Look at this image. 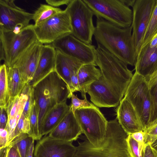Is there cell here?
Wrapping results in <instances>:
<instances>
[{
	"label": "cell",
	"mask_w": 157,
	"mask_h": 157,
	"mask_svg": "<svg viewBox=\"0 0 157 157\" xmlns=\"http://www.w3.org/2000/svg\"><path fill=\"white\" fill-rule=\"evenodd\" d=\"M151 147L157 152V138L152 144H150Z\"/></svg>",
	"instance_id": "7dc6e473"
},
{
	"label": "cell",
	"mask_w": 157,
	"mask_h": 157,
	"mask_svg": "<svg viewBox=\"0 0 157 157\" xmlns=\"http://www.w3.org/2000/svg\"><path fill=\"white\" fill-rule=\"evenodd\" d=\"M71 109L65 101L52 108L45 115L42 122L40 135L42 137L51 132L59 124Z\"/></svg>",
	"instance_id": "603a6c76"
},
{
	"label": "cell",
	"mask_w": 157,
	"mask_h": 157,
	"mask_svg": "<svg viewBox=\"0 0 157 157\" xmlns=\"http://www.w3.org/2000/svg\"><path fill=\"white\" fill-rule=\"evenodd\" d=\"M30 131L29 118L22 114L14 130L13 139L21 134H27L29 135Z\"/></svg>",
	"instance_id": "d6a6232c"
},
{
	"label": "cell",
	"mask_w": 157,
	"mask_h": 157,
	"mask_svg": "<svg viewBox=\"0 0 157 157\" xmlns=\"http://www.w3.org/2000/svg\"><path fill=\"white\" fill-rule=\"evenodd\" d=\"M8 146V151L7 157H21L16 144L11 142Z\"/></svg>",
	"instance_id": "f35d334b"
},
{
	"label": "cell",
	"mask_w": 157,
	"mask_h": 157,
	"mask_svg": "<svg viewBox=\"0 0 157 157\" xmlns=\"http://www.w3.org/2000/svg\"><path fill=\"white\" fill-rule=\"evenodd\" d=\"M8 147L7 146L0 148V157H7Z\"/></svg>",
	"instance_id": "f6af8a7d"
},
{
	"label": "cell",
	"mask_w": 157,
	"mask_h": 157,
	"mask_svg": "<svg viewBox=\"0 0 157 157\" xmlns=\"http://www.w3.org/2000/svg\"><path fill=\"white\" fill-rule=\"evenodd\" d=\"M29 86V84H27L20 95L11 98L5 108L8 118L6 128L9 133L8 145L13 138L14 130L22 114L28 98Z\"/></svg>",
	"instance_id": "ffe728a7"
},
{
	"label": "cell",
	"mask_w": 157,
	"mask_h": 157,
	"mask_svg": "<svg viewBox=\"0 0 157 157\" xmlns=\"http://www.w3.org/2000/svg\"><path fill=\"white\" fill-rule=\"evenodd\" d=\"M145 133L144 143L151 144L157 138V119L144 131Z\"/></svg>",
	"instance_id": "e575fe53"
},
{
	"label": "cell",
	"mask_w": 157,
	"mask_h": 157,
	"mask_svg": "<svg viewBox=\"0 0 157 157\" xmlns=\"http://www.w3.org/2000/svg\"><path fill=\"white\" fill-rule=\"evenodd\" d=\"M128 135L117 118L109 121L101 144L95 146L86 140L78 142L75 157H130L127 141Z\"/></svg>",
	"instance_id": "7a4b0ae2"
},
{
	"label": "cell",
	"mask_w": 157,
	"mask_h": 157,
	"mask_svg": "<svg viewBox=\"0 0 157 157\" xmlns=\"http://www.w3.org/2000/svg\"><path fill=\"white\" fill-rule=\"evenodd\" d=\"M66 8L70 17L72 35L85 43L92 44L95 28L93 12L83 0H71Z\"/></svg>",
	"instance_id": "9c48e42d"
},
{
	"label": "cell",
	"mask_w": 157,
	"mask_h": 157,
	"mask_svg": "<svg viewBox=\"0 0 157 157\" xmlns=\"http://www.w3.org/2000/svg\"><path fill=\"white\" fill-rule=\"evenodd\" d=\"M116 112V118L128 135L143 131V128L137 113L127 99L124 98L121 99Z\"/></svg>",
	"instance_id": "ac0fdd59"
},
{
	"label": "cell",
	"mask_w": 157,
	"mask_h": 157,
	"mask_svg": "<svg viewBox=\"0 0 157 157\" xmlns=\"http://www.w3.org/2000/svg\"><path fill=\"white\" fill-rule=\"evenodd\" d=\"M150 89L151 105L149 123L147 128L157 119V83Z\"/></svg>",
	"instance_id": "1f68e13d"
},
{
	"label": "cell",
	"mask_w": 157,
	"mask_h": 157,
	"mask_svg": "<svg viewBox=\"0 0 157 157\" xmlns=\"http://www.w3.org/2000/svg\"><path fill=\"white\" fill-rule=\"evenodd\" d=\"M0 128L4 129L6 128L7 121L8 115L5 108H0Z\"/></svg>",
	"instance_id": "ab89813d"
},
{
	"label": "cell",
	"mask_w": 157,
	"mask_h": 157,
	"mask_svg": "<svg viewBox=\"0 0 157 157\" xmlns=\"http://www.w3.org/2000/svg\"><path fill=\"white\" fill-rule=\"evenodd\" d=\"M56 53V50L51 44L43 45L33 78L29 83L30 86H33L55 71Z\"/></svg>",
	"instance_id": "44dd1931"
},
{
	"label": "cell",
	"mask_w": 157,
	"mask_h": 157,
	"mask_svg": "<svg viewBox=\"0 0 157 157\" xmlns=\"http://www.w3.org/2000/svg\"><path fill=\"white\" fill-rule=\"evenodd\" d=\"M7 79L11 98L20 95L26 84L18 68L7 67Z\"/></svg>",
	"instance_id": "d4e9b609"
},
{
	"label": "cell",
	"mask_w": 157,
	"mask_h": 157,
	"mask_svg": "<svg viewBox=\"0 0 157 157\" xmlns=\"http://www.w3.org/2000/svg\"><path fill=\"white\" fill-rule=\"evenodd\" d=\"M128 151L130 157H143L145 144H141L135 140L131 134L127 139Z\"/></svg>",
	"instance_id": "4dcf8cb0"
},
{
	"label": "cell",
	"mask_w": 157,
	"mask_h": 157,
	"mask_svg": "<svg viewBox=\"0 0 157 157\" xmlns=\"http://www.w3.org/2000/svg\"><path fill=\"white\" fill-rule=\"evenodd\" d=\"M91 64H84L78 70V76L82 97L86 96L85 90L94 82L99 80L101 76L100 69Z\"/></svg>",
	"instance_id": "cb8c5ba5"
},
{
	"label": "cell",
	"mask_w": 157,
	"mask_h": 157,
	"mask_svg": "<svg viewBox=\"0 0 157 157\" xmlns=\"http://www.w3.org/2000/svg\"><path fill=\"white\" fill-rule=\"evenodd\" d=\"M62 10L48 5L40 4L33 13L34 25L39 24L51 17Z\"/></svg>",
	"instance_id": "4316f807"
},
{
	"label": "cell",
	"mask_w": 157,
	"mask_h": 157,
	"mask_svg": "<svg viewBox=\"0 0 157 157\" xmlns=\"http://www.w3.org/2000/svg\"><path fill=\"white\" fill-rule=\"evenodd\" d=\"M96 17L122 28L132 25V10L122 0H83Z\"/></svg>",
	"instance_id": "8992f818"
},
{
	"label": "cell",
	"mask_w": 157,
	"mask_h": 157,
	"mask_svg": "<svg viewBox=\"0 0 157 157\" xmlns=\"http://www.w3.org/2000/svg\"><path fill=\"white\" fill-rule=\"evenodd\" d=\"M90 97V100L99 107H115L118 105L122 97L108 86L101 77L88 86L85 90Z\"/></svg>",
	"instance_id": "9a60e30c"
},
{
	"label": "cell",
	"mask_w": 157,
	"mask_h": 157,
	"mask_svg": "<svg viewBox=\"0 0 157 157\" xmlns=\"http://www.w3.org/2000/svg\"><path fill=\"white\" fill-rule=\"evenodd\" d=\"M27 95L28 98L22 114L29 118L30 110L34 101L33 87L29 84Z\"/></svg>",
	"instance_id": "d590c367"
},
{
	"label": "cell",
	"mask_w": 157,
	"mask_h": 157,
	"mask_svg": "<svg viewBox=\"0 0 157 157\" xmlns=\"http://www.w3.org/2000/svg\"><path fill=\"white\" fill-rule=\"evenodd\" d=\"M123 2L128 6L132 7L136 0H122Z\"/></svg>",
	"instance_id": "bcb514c9"
},
{
	"label": "cell",
	"mask_w": 157,
	"mask_h": 157,
	"mask_svg": "<svg viewBox=\"0 0 157 157\" xmlns=\"http://www.w3.org/2000/svg\"><path fill=\"white\" fill-rule=\"evenodd\" d=\"M33 87V98L38 111V126L40 135L42 124L47 113L56 105L71 98L72 93L66 82L55 71Z\"/></svg>",
	"instance_id": "3957f363"
},
{
	"label": "cell",
	"mask_w": 157,
	"mask_h": 157,
	"mask_svg": "<svg viewBox=\"0 0 157 157\" xmlns=\"http://www.w3.org/2000/svg\"><path fill=\"white\" fill-rule=\"evenodd\" d=\"M124 98L134 108L145 131L148 124L151 105L150 90L147 78L135 71Z\"/></svg>",
	"instance_id": "ba28073f"
},
{
	"label": "cell",
	"mask_w": 157,
	"mask_h": 157,
	"mask_svg": "<svg viewBox=\"0 0 157 157\" xmlns=\"http://www.w3.org/2000/svg\"><path fill=\"white\" fill-rule=\"evenodd\" d=\"M34 30L38 41L42 44H51L65 35L71 34L70 17L66 8L37 25Z\"/></svg>",
	"instance_id": "30bf717a"
},
{
	"label": "cell",
	"mask_w": 157,
	"mask_h": 157,
	"mask_svg": "<svg viewBox=\"0 0 157 157\" xmlns=\"http://www.w3.org/2000/svg\"><path fill=\"white\" fill-rule=\"evenodd\" d=\"M84 64L79 60L56 50L55 71L66 82L70 90L71 74L75 71L78 70Z\"/></svg>",
	"instance_id": "7402d4cb"
},
{
	"label": "cell",
	"mask_w": 157,
	"mask_h": 157,
	"mask_svg": "<svg viewBox=\"0 0 157 157\" xmlns=\"http://www.w3.org/2000/svg\"><path fill=\"white\" fill-rule=\"evenodd\" d=\"M131 135L133 139L139 143L142 144H145L144 143L145 133L144 131L136 132Z\"/></svg>",
	"instance_id": "7bdbcfd3"
},
{
	"label": "cell",
	"mask_w": 157,
	"mask_h": 157,
	"mask_svg": "<svg viewBox=\"0 0 157 157\" xmlns=\"http://www.w3.org/2000/svg\"><path fill=\"white\" fill-rule=\"evenodd\" d=\"M71 98V102L70 105L74 113L78 109L91 107L95 106L87 100L86 96L83 99H80L72 93Z\"/></svg>",
	"instance_id": "836d02e7"
},
{
	"label": "cell",
	"mask_w": 157,
	"mask_h": 157,
	"mask_svg": "<svg viewBox=\"0 0 157 157\" xmlns=\"http://www.w3.org/2000/svg\"><path fill=\"white\" fill-rule=\"evenodd\" d=\"M74 114L87 140L94 146L100 145L105 138L108 121L99 109L96 106L79 108Z\"/></svg>",
	"instance_id": "52a82bcc"
},
{
	"label": "cell",
	"mask_w": 157,
	"mask_h": 157,
	"mask_svg": "<svg viewBox=\"0 0 157 157\" xmlns=\"http://www.w3.org/2000/svg\"><path fill=\"white\" fill-rule=\"evenodd\" d=\"M136 72L149 77L157 69V33L147 44L142 46L137 55Z\"/></svg>",
	"instance_id": "e0dca14e"
},
{
	"label": "cell",
	"mask_w": 157,
	"mask_h": 157,
	"mask_svg": "<svg viewBox=\"0 0 157 157\" xmlns=\"http://www.w3.org/2000/svg\"><path fill=\"white\" fill-rule=\"evenodd\" d=\"M78 70L74 71L71 76L70 90L71 93L77 91L80 92V89L78 76Z\"/></svg>",
	"instance_id": "8d00e7d4"
},
{
	"label": "cell",
	"mask_w": 157,
	"mask_h": 157,
	"mask_svg": "<svg viewBox=\"0 0 157 157\" xmlns=\"http://www.w3.org/2000/svg\"><path fill=\"white\" fill-rule=\"evenodd\" d=\"M33 13L16 5L14 0H0V29L18 33L29 24Z\"/></svg>",
	"instance_id": "7c38bea8"
},
{
	"label": "cell",
	"mask_w": 157,
	"mask_h": 157,
	"mask_svg": "<svg viewBox=\"0 0 157 157\" xmlns=\"http://www.w3.org/2000/svg\"><path fill=\"white\" fill-rule=\"evenodd\" d=\"M71 0H46L45 2L48 5L55 7L63 5H67Z\"/></svg>",
	"instance_id": "b9f144b4"
},
{
	"label": "cell",
	"mask_w": 157,
	"mask_h": 157,
	"mask_svg": "<svg viewBox=\"0 0 157 157\" xmlns=\"http://www.w3.org/2000/svg\"><path fill=\"white\" fill-rule=\"evenodd\" d=\"M72 142L54 139L45 135L36 144L34 157H75L77 147Z\"/></svg>",
	"instance_id": "5bb4252c"
},
{
	"label": "cell",
	"mask_w": 157,
	"mask_h": 157,
	"mask_svg": "<svg viewBox=\"0 0 157 157\" xmlns=\"http://www.w3.org/2000/svg\"><path fill=\"white\" fill-rule=\"evenodd\" d=\"M43 45L38 41L34 43L19 56L11 67L18 69L26 84L33 78Z\"/></svg>",
	"instance_id": "2e32d148"
},
{
	"label": "cell",
	"mask_w": 157,
	"mask_h": 157,
	"mask_svg": "<svg viewBox=\"0 0 157 157\" xmlns=\"http://www.w3.org/2000/svg\"><path fill=\"white\" fill-rule=\"evenodd\" d=\"M82 133L81 128L71 107L68 113L48 136L54 139L72 142L76 140Z\"/></svg>",
	"instance_id": "d6986e66"
},
{
	"label": "cell",
	"mask_w": 157,
	"mask_h": 157,
	"mask_svg": "<svg viewBox=\"0 0 157 157\" xmlns=\"http://www.w3.org/2000/svg\"><path fill=\"white\" fill-rule=\"evenodd\" d=\"M33 26L30 24L18 33L0 29V59L7 67H11L23 52L38 41Z\"/></svg>",
	"instance_id": "5b68a950"
},
{
	"label": "cell",
	"mask_w": 157,
	"mask_h": 157,
	"mask_svg": "<svg viewBox=\"0 0 157 157\" xmlns=\"http://www.w3.org/2000/svg\"><path fill=\"white\" fill-rule=\"evenodd\" d=\"M31 131L29 135L34 140H39L41 137L40 134L38 126V111L34 101L29 115Z\"/></svg>",
	"instance_id": "83f0119b"
},
{
	"label": "cell",
	"mask_w": 157,
	"mask_h": 157,
	"mask_svg": "<svg viewBox=\"0 0 157 157\" xmlns=\"http://www.w3.org/2000/svg\"><path fill=\"white\" fill-rule=\"evenodd\" d=\"M157 33V0L143 38L141 47L151 40Z\"/></svg>",
	"instance_id": "f1b7e54d"
},
{
	"label": "cell",
	"mask_w": 157,
	"mask_h": 157,
	"mask_svg": "<svg viewBox=\"0 0 157 157\" xmlns=\"http://www.w3.org/2000/svg\"><path fill=\"white\" fill-rule=\"evenodd\" d=\"M95 60L102 79L123 98L133 76L127 65L99 45L96 48Z\"/></svg>",
	"instance_id": "277c9868"
},
{
	"label": "cell",
	"mask_w": 157,
	"mask_h": 157,
	"mask_svg": "<svg viewBox=\"0 0 157 157\" xmlns=\"http://www.w3.org/2000/svg\"><path fill=\"white\" fill-rule=\"evenodd\" d=\"M94 36L99 45L127 65L135 66L137 56L131 26H117L96 17Z\"/></svg>",
	"instance_id": "6da1fadb"
},
{
	"label": "cell",
	"mask_w": 157,
	"mask_h": 157,
	"mask_svg": "<svg viewBox=\"0 0 157 157\" xmlns=\"http://www.w3.org/2000/svg\"><path fill=\"white\" fill-rule=\"evenodd\" d=\"M143 157H157V152L150 144H146Z\"/></svg>",
	"instance_id": "60d3db41"
},
{
	"label": "cell",
	"mask_w": 157,
	"mask_h": 157,
	"mask_svg": "<svg viewBox=\"0 0 157 157\" xmlns=\"http://www.w3.org/2000/svg\"><path fill=\"white\" fill-rule=\"evenodd\" d=\"M9 137V133L6 129L0 128V148L7 146Z\"/></svg>",
	"instance_id": "74e56055"
},
{
	"label": "cell",
	"mask_w": 157,
	"mask_h": 157,
	"mask_svg": "<svg viewBox=\"0 0 157 157\" xmlns=\"http://www.w3.org/2000/svg\"><path fill=\"white\" fill-rule=\"evenodd\" d=\"M51 44L56 49L79 60L84 64H91L97 66L95 46L85 43L71 33L63 36Z\"/></svg>",
	"instance_id": "8fae6325"
},
{
	"label": "cell",
	"mask_w": 157,
	"mask_h": 157,
	"mask_svg": "<svg viewBox=\"0 0 157 157\" xmlns=\"http://www.w3.org/2000/svg\"><path fill=\"white\" fill-rule=\"evenodd\" d=\"M34 140H33L30 144L28 149L26 157H33L34 149Z\"/></svg>",
	"instance_id": "ee69618b"
},
{
	"label": "cell",
	"mask_w": 157,
	"mask_h": 157,
	"mask_svg": "<svg viewBox=\"0 0 157 157\" xmlns=\"http://www.w3.org/2000/svg\"><path fill=\"white\" fill-rule=\"evenodd\" d=\"M11 98L7 79V67L4 63L0 67V107L5 108Z\"/></svg>",
	"instance_id": "484cf974"
},
{
	"label": "cell",
	"mask_w": 157,
	"mask_h": 157,
	"mask_svg": "<svg viewBox=\"0 0 157 157\" xmlns=\"http://www.w3.org/2000/svg\"><path fill=\"white\" fill-rule=\"evenodd\" d=\"M33 139L28 134L23 133L14 138L10 142L16 144L21 157H26L29 147Z\"/></svg>",
	"instance_id": "f546056e"
},
{
	"label": "cell",
	"mask_w": 157,
	"mask_h": 157,
	"mask_svg": "<svg viewBox=\"0 0 157 157\" xmlns=\"http://www.w3.org/2000/svg\"><path fill=\"white\" fill-rule=\"evenodd\" d=\"M156 2V0H136L132 7L133 18L131 26L137 57Z\"/></svg>",
	"instance_id": "4fadbf2b"
}]
</instances>
